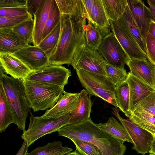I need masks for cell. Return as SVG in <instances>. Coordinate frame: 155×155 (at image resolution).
I'll use <instances>...</instances> for the list:
<instances>
[{"instance_id":"1","label":"cell","mask_w":155,"mask_h":155,"mask_svg":"<svg viewBox=\"0 0 155 155\" xmlns=\"http://www.w3.org/2000/svg\"><path fill=\"white\" fill-rule=\"evenodd\" d=\"M86 19L85 13H61L60 37L56 48L48 57L49 64H71L75 51L85 43Z\"/></svg>"},{"instance_id":"2","label":"cell","mask_w":155,"mask_h":155,"mask_svg":"<svg viewBox=\"0 0 155 155\" xmlns=\"http://www.w3.org/2000/svg\"><path fill=\"white\" fill-rule=\"evenodd\" d=\"M57 132L59 136L94 144L99 149L101 155H124L127 149L123 143L101 129L91 117L79 123L67 124Z\"/></svg>"},{"instance_id":"3","label":"cell","mask_w":155,"mask_h":155,"mask_svg":"<svg viewBox=\"0 0 155 155\" xmlns=\"http://www.w3.org/2000/svg\"><path fill=\"white\" fill-rule=\"evenodd\" d=\"M0 84L11 108L13 123L17 125L19 130L24 131L30 108L26 96L23 81L2 73L0 74Z\"/></svg>"},{"instance_id":"4","label":"cell","mask_w":155,"mask_h":155,"mask_svg":"<svg viewBox=\"0 0 155 155\" xmlns=\"http://www.w3.org/2000/svg\"><path fill=\"white\" fill-rule=\"evenodd\" d=\"M26 96L34 112L52 108L64 91V87L23 81Z\"/></svg>"},{"instance_id":"5","label":"cell","mask_w":155,"mask_h":155,"mask_svg":"<svg viewBox=\"0 0 155 155\" xmlns=\"http://www.w3.org/2000/svg\"><path fill=\"white\" fill-rule=\"evenodd\" d=\"M76 71L81 84L90 95L99 97L118 107L114 94L116 87L107 76L82 69Z\"/></svg>"},{"instance_id":"6","label":"cell","mask_w":155,"mask_h":155,"mask_svg":"<svg viewBox=\"0 0 155 155\" xmlns=\"http://www.w3.org/2000/svg\"><path fill=\"white\" fill-rule=\"evenodd\" d=\"M29 126L23 131L21 137L26 141L28 147L38 139L47 134L57 131L62 127L68 124L69 114L58 118L46 119L34 116L31 110Z\"/></svg>"},{"instance_id":"7","label":"cell","mask_w":155,"mask_h":155,"mask_svg":"<svg viewBox=\"0 0 155 155\" xmlns=\"http://www.w3.org/2000/svg\"><path fill=\"white\" fill-rule=\"evenodd\" d=\"M107 64L97 51L90 48L85 43L75 51L71 65L76 70L82 69L107 76L105 69Z\"/></svg>"},{"instance_id":"8","label":"cell","mask_w":155,"mask_h":155,"mask_svg":"<svg viewBox=\"0 0 155 155\" xmlns=\"http://www.w3.org/2000/svg\"><path fill=\"white\" fill-rule=\"evenodd\" d=\"M113 114L119 120L124 127L133 141V150L143 155L149 153L152 143L154 138L153 135L145 130L136 125L129 120L122 118L118 109L112 108Z\"/></svg>"},{"instance_id":"9","label":"cell","mask_w":155,"mask_h":155,"mask_svg":"<svg viewBox=\"0 0 155 155\" xmlns=\"http://www.w3.org/2000/svg\"><path fill=\"white\" fill-rule=\"evenodd\" d=\"M71 70L61 65L48 64L29 75L26 80L45 84L64 87L71 76Z\"/></svg>"},{"instance_id":"10","label":"cell","mask_w":155,"mask_h":155,"mask_svg":"<svg viewBox=\"0 0 155 155\" xmlns=\"http://www.w3.org/2000/svg\"><path fill=\"white\" fill-rule=\"evenodd\" d=\"M97 51L107 64L118 68H124L129 58L112 32L103 37Z\"/></svg>"},{"instance_id":"11","label":"cell","mask_w":155,"mask_h":155,"mask_svg":"<svg viewBox=\"0 0 155 155\" xmlns=\"http://www.w3.org/2000/svg\"><path fill=\"white\" fill-rule=\"evenodd\" d=\"M86 18L101 33L103 37L110 32L109 20L102 0H82Z\"/></svg>"},{"instance_id":"12","label":"cell","mask_w":155,"mask_h":155,"mask_svg":"<svg viewBox=\"0 0 155 155\" xmlns=\"http://www.w3.org/2000/svg\"><path fill=\"white\" fill-rule=\"evenodd\" d=\"M112 32L130 59H146V54L137 42L126 32L117 21L109 20Z\"/></svg>"},{"instance_id":"13","label":"cell","mask_w":155,"mask_h":155,"mask_svg":"<svg viewBox=\"0 0 155 155\" xmlns=\"http://www.w3.org/2000/svg\"><path fill=\"white\" fill-rule=\"evenodd\" d=\"M13 54L34 71L49 64L48 56L38 45H28Z\"/></svg>"},{"instance_id":"14","label":"cell","mask_w":155,"mask_h":155,"mask_svg":"<svg viewBox=\"0 0 155 155\" xmlns=\"http://www.w3.org/2000/svg\"><path fill=\"white\" fill-rule=\"evenodd\" d=\"M0 63L5 74L15 79L26 80L34 71L12 53H0Z\"/></svg>"},{"instance_id":"15","label":"cell","mask_w":155,"mask_h":155,"mask_svg":"<svg viewBox=\"0 0 155 155\" xmlns=\"http://www.w3.org/2000/svg\"><path fill=\"white\" fill-rule=\"evenodd\" d=\"M128 6L141 35L145 39L150 24L153 21L150 8L142 0H127Z\"/></svg>"},{"instance_id":"16","label":"cell","mask_w":155,"mask_h":155,"mask_svg":"<svg viewBox=\"0 0 155 155\" xmlns=\"http://www.w3.org/2000/svg\"><path fill=\"white\" fill-rule=\"evenodd\" d=\"M127 74L126 81L129 90V117L142 100L155 91V88L134 77L130 72L127 73Z\"/></svg>"},{"instance_id":"17","label":"cell","mask_w":155,"mask_h":155,"mask_svg":"<svg viewBox=\"0 0 155 155\" xmlns=\"http://www.w3.org/2000/svg\"><path fill=\"white\" fill-rule=\"evenodd\" d=\"M134 76L155 88V65L146 59H130L126 62Z\"/></svg>"},{"instance_id":"18","label":"cell","mask_w":155,"mask_h":155,"mask_svg":"<svg viewBox=\"0 0 155 155\" xmlns=\"http://www.w3.org/2000/svg\"><path fill=\"white\" fill-rule=\"evenodd\" d=\"M79 93L64 91L55 105L46 110L41 117L44 118H58L70 114L77 104Z\"/></svg>"},{"instance_id":"19","label":"cell","mask_w":155,"mask_h":155,"mask_svg":"<svg viewBox=\"0 0 155 155\" xmlns=\"http://www.w3.org/2000/svg\"><path fill=\"white\" fill-rule=\"evenodd\" d=\"M88 94L84 89L81 91L75 107L69 114L70 118L68 124L79 123L91 117L92 104L91 96Z\"/></svg>"},{"instance_id":"20","label":"cell","mask_w":155,"mask_h":155,"mask_svg":"<svg viewBox=\"0 0 155 155\" xmlns=\"http://www.w3.org/2000/svg\"><path fill=\"white\" fill-rule=\"evenodd\" d=\"M52 0H41L34 16V28L32 43L39 45L42 40L44 29L49 16Z\"/></svg>"},{"instance_id":"21","label":"cell","mask_w":155,"mask_h":155,"mask_svg":"<svg viewBox=\"0 0 155 155\" xmlns=\"http://www.w3.org/2000/svg\"><path fill=\"white\" fill-rule=\"evenodd\" d=\"M117 21L126 32L137 42L146 55V39L141 35L128 5L124 13Z\"/></svg>"},{"instance_id":"22","label":"cell","mask_w":155,"mask_h":155,"mask_svg":"<svg viewBox=\"0 0 155 155\" xmlns=\"http://www.w3.org/2000/svg\"><path fill=\"white\" fill-rule=\"evenodd\" d=\"M28 45L19 37L12 28L0 29V53H14Z\"/></svg>"},{"instance_id":"23","label":"cell","mask_w":155,"mask_h":155,"mask_svg":"<svg viewBox=\"0 0 155 155\" xmlns=\"http://www.w3.org/2000/svg\"><path fill=\"white\" fill-rule=\"evenodd\" d=\"M96 124L104 132L119 142L124 143L127 142L133 143L132 139L124 127L113 117H109L105 123Z\"/></svg>"},{"instance_id":"24","label":"cell","mask_w":155,"mask_h":155,"mask_svg":"<svg viewBox=\"0 0 155 155\" xmlns=\"http://www.w3.org/2000/svg\"><path fill=\"white\" fill-rule=\"evenodd\" d=\"M136 125L151 133L155 138V117L144 110L136 108L128 117Z\"/></svg>"},{"instance_id":"25","label":"cell","mask_w":155,"mask_h":155,"mask_svg":"<svg viewBox=\"0 0 155 155\" xmlns=\"http://www.w3.org/2000/svg\"><path fill=\"white\" fill-rule=\"evenodd\" d=\"M62 144L60 140L49 143L43 147L36 148L27 155H64L71 152L72 149L64 147Z\"/></svg>"},{"instance_id":"26","label":"cell","mask_w":155,"mask_h":155,"mask_svg":"<svg viewBox=\"0 0 155 155\" xmlns=\"http://www.w3.org/2000/svg\"><path fill=\"white\" fill-rule=\"evenodd\" d=\"M12 123H13V116L11 108L3 87L0 84V133L5 131Z\"/></svg>"},{"instance_id":"27","label":"cell","mask_w":155,"mask_h":155,"mask_svg":"<svg viewBox=\"0 0 155 155\" xmlns=\"http://www.w3.org/2000/svg\"><path fill=\"white\" fill-rule=\"evenodd\" d=\"M109 20L117 21L124 13L128 5L127 0H102Z\"/></svg>"},{"instance_id":"28","label":"cell","mask_w":155,"mask_h":155,"mask_svg":"<svg viewBox=\"0 0 155 155\" xmlns=\"http://www.w3.org/2000/svg\"><path fill=\"white\" fill-rule=\"evenodd\" d=\"M115 96L118 107L128 117L129 115V90L126 81L117 86Z\"/></svg>"},{"instance_id":"29","label":"cell","mask_w":155,"mask_h":155,"mask_svg":"<svg viewBox=\"0 0 155 155\" xmlns=\"http://www.w3.org/2000/svg\"><path fill=\"white\" fill-rule=\"evenodd\" d=\"M60 21L38 45L48 57L52 54L57 45L60 37Z\"/></svg>"},{"instance_id":"30","label":"cell","mask_w":155,"mask_h":155,"mask_svg":"<svg viewBox=\"0 0 155 155\" xmlns=\"http://www.w3.org/2000/svg\"><path fill=\"white\" fill-rule=\"evenodd\" d=\"M88 22L85 29V44L90 48L97 51L103 37L99 31L92 23L89 21Z\"/></svg>"},{"instance_id":"31","label":"cell","mask_w":155,"mask_h":155,"mask_svg":"<svg viewBox=\"0 0 155 155\" xmlns=\"http://www.w3.org/2000/svg\"><path fill=\"white\" fill-rule=\"evenodd\" d=\"M34 22V19L31 18L12 28L13 31L28 44L32 43Z\"/></svg>"},{"instance_id":"32","label":"cell","mask_w":155,"mask_h":155,"mask_svg":"<svg viewBox=\"0 0 155 155\" xmlns=\"http://www.w3.org/2000/svg\"><path fill=\"white\" fill-rule=\"evenodd\" d=\"M60 20L59 8L55 0H52L49 16L44 29L42 40L53 29Z\"/></svg>"},{"instance_id":"33","label":"cell","mask_w":155,"mask_h":155,"mask_svg":"<svg viewBox=\"0 0 155 155\" xmlns=\"http://www.w3.org/2000/svg\"><path fill=\"white\" fill-rule=\"evenodd\" d=\"M107 77L116 86L126 81L127 73L125 68H120L107 64L105 66Z\"/></svg>"},{"instance_id":"34","label":"cell","mask_w":155,"mask_h":155,"mask_svg":"<svg viewBox=\"0 0 155 155\" xmlns=\"http://www.w3.org/2000/svg\"><path fill=\"white\" fill-rule=\"evenodd\" d=\"M61 14H71L84 7L82 0H55Z\"/></svg>"},{"instance_id":"35","label":"cell","mask_w":155,"mask_h":155,"mask_svg":"<svg viewBox=\"0 0 155 155\" xmlns=\"http://www.w3.org/2000/svg\"><path fill=\"white\" fill-rule=\"evenodd\" d=\"M70 140L75 145L76 150L82 155H101L97 147L91 143L73 139Z\"/></svg>"},{"instance_id":"36","label":"cell","mask_w":155,"mask_h":155,"mask_svg":"<svg viewBox=\"0 0 155 155\" xmlns=\"http://www.w3.org/2000/svg\"><path fill=\"white\" fill-rule=\"evenodd\" d=\"M32 17L29 14L15 17H0V29L13 28Z\"/></svg>"},{"instance_id":"37","label":"cell","mask_w":155,"mask_h":155,"mask_svg":"<svg viewBox=\"0 0 155 155\" xmlns=\"http://www.w3.org/2000/svg\"><path fill=\"white\" fill-rule=\"evenodd\" d=\"M29 14L26 6L6 8H0V17H12L23 16Z\"/></svg>"},{"instance_id":"38","label":"cell","mask_w":155,"mask_h":155,"mask_svg":"<svg viewBox=\"0 0 155 155\" xmlns=\"http://www.w3.org/2000/svg\"><path fill=\"white\" fill-rule=\"evenodd\" d=\"M136 108L143 109L155 117V91L142 100Z\"/></svg>"},{"instance_id":"39","label":"cell","mask_w":155,"mask_h":155,"mask_svg":"<svg viewBox=\"0 0 155 155\" xmlns=\"http://www.w3.org/2000/svg\"><path fill=\"white\" fill-rule=\"evenodd\" d=\"M145 39L147 58L155 65V38L148 32Z\"/></svg>"},{"instance_id":"40","label":"cell","mask_w":155,"mask_h":155,"mask_svg":"<svg viewBox=\"0 0 155 155\" xmlns=\"http://www.w3.org/2000/svg\"><path fill=\"white\" fill-rule=\"evenodd\" d=\"M27 0H0V8H11L26 6Z\"/></svg>"},{"instance_id":"41","label":"cell","mask_w":155,"mask_h":155,"mask_svg":"<svg viewBox=\"0 0 155 155\" xmlns=\"http://www.w3.org/2000/svg\"><path fill=\"white\" fill-rule=\"evenodd\" d=\"M41 0H27L26 6L28 13L34 16L38 10Z\"/></svg>"},{"instance_id":"42","label":"cell","mask_w":155,"mask_h":155,"mask_svg":"<svg viewBox=\"0 0 155 155\" xmlns=\"http://www.w3.org/2000/svg\"><path fill=\"white\" fill-rule=\"evenodd\" d=\"M28 147L27 142L24 140L20 149L16 155H27Z\"/></svg>"},{"instance_id":"43","label":"cell","mask_w":155,"mask_h":155,"mask_svg":"<svg viewBox=\"0 0 155 155\" xmlns=\"http://www.w3.org/2000/svg\"><path fill=\"white\" fill-rule=\"evenodd\" d=\"M149 32L155 38V22L153 21L150 24Z\"/></svg>"},{"instance_id":"44","label":"cell","mask_w":155,"mask_h":155,"mask_svg":"<svg viewBox=\"0 0 155 155\" xmlns=\"http://www.w3.org/2000/svg\"><path fill=\"white\" fill-rule=\"evenodd\" d=\"M147 2L149 5L150 8L152 13L153 21L155 22V7L149 2L147 1Z\"/></svg>"},{"instance_id":"45","label":"cell","mask_w":155,"mask_h":155,"mask_svg":"<svg viewBox=\"0 0 155 155\" xmlns=\"http://www.w3.org/2000/svg\"><path fill=\"white\" fill-rule=\"evenodd\" d=\"M152 153L155 154V138H154L152 143L151 149L149 153Z\"/></svg>"},{"instance_id":"46","label":"cell","mask_w":155,"mask_h":155,"mask_svg":"<svg viewBox=\"0 0 155 155\" xmlns=\"http://www.w3.org/2000/svg\"><path fill=\"white\" fill-rule=\"evenodd\" d=\"M64 155H82L79 153L76 150L73 152H71Z\"/></svg>"},{"instance_id":"47","label":"cell","mask_w":155,"mask_h":155,"mask_svg":"<svg viewBox=\"0 0 155 155\" xmlns=\"http://www.w3.org/2000/svg\"><path fill=\"white\" fill-rule=\"evenodd\" d=\"M147 1L150 2L152 5L155 7V0H148Z\"/></svg>"},{"instance_id":"48","label":"cell","mask_w":155,"mask_h":155,"mask_svg":"<svg viewBox=\"0 0 155 155\" xmlns=\"http://www.w3.org/2000/svg\"><path fill=\"white\" fill-rule=\"evenodd\" d=\"M149 155H155V154L153 153H150Z\"/></svg>"}]
</instances>
